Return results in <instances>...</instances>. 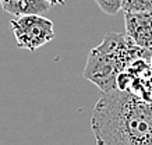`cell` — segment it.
Listing matches in <instances>:
<instances>
[{"label":"cell","mask_w":152,"mask_h":145,"mask_svg":"<svg viewBox=\"0 0 152 145\" xmlns=\"http://www.w3.org/2000/svg\"><path fill=\"white\" fill-rule=\"evenodd\" d=\"M91 128L99 145H151L152 99L117 87L102 92L94 108Z\"/></svg>","instance_id":"6da1fadb"},{"label":"cell","mask_w":152,"mask_h":145,"mask_svg":"<svg viewBox=\"0 0 152 145\" xmlns=\"http://www.w3.org/2000/svg\"><path fill=\"white\" fill-rule=\"evenodd\" d=\"M152 49L137 46L127 35L119 32L106 34L101 45L88 53L84 77L107 92L117 87V77L138 57H145Z\"/></svg>","instance_id":"7a4b0ae2"},{"label":"cell","mask_w":152,"mask_h":145,"mask_svg":"<svg viewBox=\"0 0 152 145\" xmlns=\"http://www.w3.org/2000/svg\"><path fill=\"white\" fill-rule=\"evenodd\" d=\"M10 28L14 34L17 46L28 50H37L53 41V23L41 14H25L10 21Z\"/></svg>","instance_id":"3957f363"},{"label":"cell","mask_w":152,"mask_h":145,"mask_svg":"<svg viewBox=\"0 0 152 145\" xmlns=\"http://www.w3.org/2000/svg\"><path fill=\"white\" fill-rule=\"evenodd\" d=\"M126 35L137 46L152 49V10L124 13Z\"/></svg>","instance_id":"277c9868"},{"label":"cell","mask_w":152,"mask_h":145,"mask_svg":"<svg viewBox=\"0 0 152 145\" xmlns=\"http://www.w3.org/2000/svg\"><path fill=\"white\" fill-rule=\"evenodd\" d=\"M0 6L6 13L20 17L25 14H42L52 7L46 0H0Z\"/></svg>","instance_id":"5b68a950"},{"label":"cell","mask_w":152,"mask_h":145,"mask_svg":"<svg viewBox=\"0 0 152 145\" xmlns=\"http://www.w3.org/2000/svg\"><path fill=\"white\" fill-rule=\"evenodd\" d=\"M121 10L124 13H138V11H151L152 0H123Z\"/></svg>","instance_id":"8992f818"},{"label":"cell","mask_w":152,"mask_h":145,"mask_svg":"<svg viewBox=\"0 0 152 145\" xmlns=\"http://www.w3.org/2000/svg\"><path fill=\"white\" fill-rule=\"evenodd\" d=\"M121 1L123 0H95V3L98 4V7L109 15L117 14L121 10Z\"/></svg>","instance_id":"52a82bcc"},{"label":"cell","mask_w":152,"mask_h":145,"mask_svg":"<svg viewBox=\"0 0 152 145\" xmlns=\"http://www.w3.org/2000/svg\"><path fill=\"white\" fill-rule=\"evenodd\" d=\"M46 1H49L52 6H55V4H60V6H64L66 4V1L64 0H46Z\"/></svg>","instance_id":"ba28073f"}]
</instances>
